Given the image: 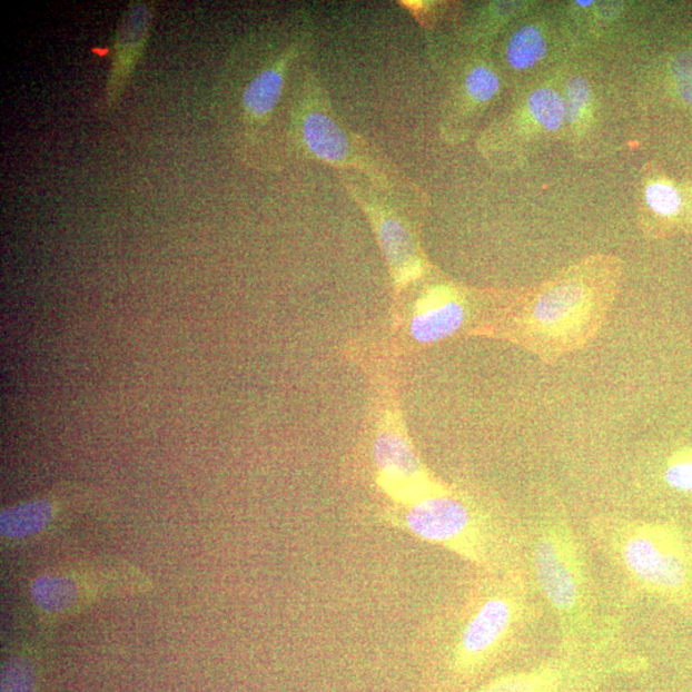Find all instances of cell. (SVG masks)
Instances as JSON below:
<instances>
[{
	"label": "cell",
	"instance_id": "10",
	"mask_svg": "<svg viewBox=\"0 0 692 692\" xmlns=\"http://www.w3.org/2000/svg\"><path fill=\"white\" fill-rule=\"evenodd\" d=\"M645 231L664 238L676 231L692 235V184L656 175L645 182Z\"/></svg>",
	"mask_w": 692,
	"mask_h": 692
},
{
	"label": "cell",
	"instance_id": "19",
	"mask_svg": "<svg viewBox=\"0 0 692 692\" xmlns=\"http://www.w3.org/2000/svg\"><path fill=\"white\" fill-rule=\"evenodd\" d=\"M592 101V89L585 79L575 78L569 82L564 103L567 111V121L573 125L582 120Z\"/></svg>",
	"mask_w": 692,
	"mask_h": 692
},
{
	"label": "cell",
	"instance_id": "14",
	"mask_svg": "<svg viewBox=\"0 0 692 692\" xmlns=\"http://www.w3.org/2000/svg\"><path fill=\"white\" fill-rule=\"evenodd\" d=\"M378 221L379 243L396 278L399 283L413 280L421 273V264L408 230L393 217H383Z\"/></svg>",
	"mask_w": 692,
	"mask_h": 692
},
{
	"label": "cell",
	"instance_id": "13",
	"mask_svg": "<svg viewBox=\"0 0 692 692\" xmlns=\"http://www.w3.org/2000/svg\"><path fill=\"white\" fill-rule=\"evenodd\" d=\"M304 145L312 155L332 165H345L350 157V146L345 134L333 118L323 111H309L301 118Z\"/></svg>",
	"mask_w": 692,
	"mask_h": 692
},
{
	"label": "cell",
	"instance_id": "17",
	"mask_svg": "<svg viewBox=\"0 0 692 692\" xmlns=\"http://www.w3.org/2000/svg\"><path fill=\"white\" fill-rule=\"evenodd\" d=\"M663 480L672 491L692 494V446L673 452L665 462Z\"/></svg>",
	"mask_w": 692,
	"mask_h": 692
},
{
	"label": "cell",
	"instance_id": "15",
	"mask_svg": "<svg viewBox=\"0 0 692 692\" xmlns=\"http://www.w3.org/2000/svg\"><path fill=\"white\" fill-rule=\"evenodd\" d=\"M547 52L544 32L535 24H526L511 37L506 45V61L513 70L525 71L533 69Z\"/></svg>",
	"mask_w": 692,
	"mask_h": 692
},
{
	"label": "cell",
	"instance_id": "16",
	"mask_svg": "<svg viewBox=\"0 0 692 692\" xmlns=\"http://www.w3.org/2000/svg\"><path fill=\"white\" fill-rule=\"evenodd\" d=\"M501 90V80L491 67L478 65L464 79V91L472 105L486 106Z\"/></svg>",
	"mask_w": 692,
	"mask_h": 692
},
{
	"label": "cell",
	"instance_id": "6",
	"mask_svg": "<svg viewBox=\"0 0 692 692\" xmlns=\"http://www.w3.org/2000/svg\"><path fill=\"white\" fill-rule=\"evenodd\" d=\"M151 585L132 564L90 561L47 571L32 581L30 596L39 617L56 623L112 599L148 593Z\"/></svg>",
	"mask_w": 692,
	"mask_h": 692
},
{
	"label": "cell",
	"instance_id": "11",
	"mask_svg": "<svg viewBox=\"0 0 692 692\" xmlns=\"http://www.w3.org/2000/svg\"><path fill=\"white\" fill-rule=\"evenodd\" d=\"M467 319L462 295L447 286H438L419 299L411 323V333L419 343L442 342L458 333Z\"/></svg>",
	"mask_w": 692,
	"mask_h": 692
},
{
	"label": "cell",
	"instance_id": "9",
	"mask_svg": "<svg viewBox=\"0 0 692 692\" xmlns=\"http://www.w3.org/2000/svg\"><path fill=\"white\" fill-rule=\"evenodd\" d=\"M154 16L155 8L151 3L131 2L118 21L106 86L107 108L115 107L128 87L148 45Z\"/></svg>",
	"mask_w": 692,
	"mask_h": 692
},
{
	"label": "cell",
	"instance_id": "7",
	"mask_svg": "<svg viewBox=\"0 0 692 692\" xmlns=\"http://www.w3.org/2000/svg\"><path fill=\"white\" fill-rule=\"evenodd\" d=\"M617 632L593 645L561 654L536 669L505 674L472 692H593L597 682L626 666Z\"/></svg>",
	"mask_w": 692,
	"mask_h": 692
},
{
	"label": "cell",
	"instance_id": "4",
	"mask_svg": "<svg viewBox=\"0 0 692 692\" xmlns=\"http://www.w3.org/2000/svg\"><path fill=\"white\" fill-rule=\"evenodd\" d=\"M527 570L558 623L562 647L597 643L615 631L599 615L596 585L584 542L563 512L540 514L527 530Z\"/></svg>",
	"mask_w": 692,
	"mask_h": 692
},
{
	"label": "cell",
	"instance_id": "5",
	"mask_svg": "<svg viewBox=\"0 0 692 692\" xmlns=\"http://www.w3.org/2000/svg\"><path fill=\"white\" fill-rule=\"evenodd\" d=\"M590 534L632 592L692 611V542L670 522L599 517Z\"/></svg>",
	"mask_w": 692,
	"mask_h": 692
},
{
	"label": "cell",
	"instance_id": "2",
	"mask_svg": "<svg viewBox=\"0 0 692 692\" xmlns=\"http://www.w3.org/2000/svg\"><path fill=\"white\" fill-rule=\"evenodd\" d=\"M621 261L597 256L564 269L521 298L511 339L554 363L601 332L619 291Z\"/></svg>",
	"mask_w": 692,
	"mask_h": 692
},
{
	"label": "cell",
	"instance_id": "20",
	"mask_svg": "<svg viewBox=\"0 0 692 692\" xmlns=\"http://www.w3.org/2000/svg\"><path fill=\"white\" fill-rule=\"evenodd\" d=\"M593 3L594 2H592V0H587V2H576V4H579L580 7H590Z\"/></svg>",
	"mask_w": 692,
	"mask_h": 692
},
{
	"label": "cell",
	"instance_id": "18",
	"mask_svg": "<svg viewBox=\"0 0 692 692\" xmlns=\"http://www.w3.org/2000/svg\"><path fill=\"white\" fill-rule=\"evenodd\" d=\"M674 91L683 105L692 107V49L682 50L670 65Z\"/></svg>",
	"mask_w": 692,
	"mask_h": 692
},
{
	"label": "cell",
	"instance_id": "1",
	"mask_svg": "<svg viewBox=\"0 0 692 692\" xmlns=\"http://www.w3.org/2000/svg\"><path fill=\"white\" fill-rule=\"evenodd\" d=\"M538 597L527 569L478 572L425 635L447 676L475 681L516 652L543 617Z\"/></svg>",
	"mask_w": 692,
	"mask_h": 692
},
{
	"label": "cell",
	"instance_id": "12",
	"mask_svg": "<svg viewBox=\"0 0 692 692\" xmlns=\"http://www.w3.org/2000/svg\"><path fill=\"white\" fill-rule=\"evenodd\" d=\"M291 56L286 53L278 58L273 66L260 71L244 90L243 109L248 121L261 123L274 113L283 96L286 70Z\"/></svg>",
	"mask_w": 692,
	"mask_h": 692
},
{
	"label": "cell",
	"instance_id": "8",
	"mask_svg": "<svg viewBox=\"0 0 692 692\" xmlns=\"http://www.w3.org/2000/svg\"><path fill=\"white\" fill-rule=\"evenodd\" d=\"M373 458L376 484L396 506L418 502L445 487L428 474L398 428L385 427L376 435Z\"/></svg>",
	"mask_w": 692,
	"mask_h": 692
},
{
	"label": "cell",
	"instance_id": "3",
	"mask_svg": "<svg viewBox=\"0 0 692 692\" xmlns=\"http://www.w3.org/2000/svg\"><path fill=\"white\" fill-rule=\"evenodd\" d=\"M382 522L459 556L478 572L527 569V530L510 514L447 486L409 505L391 506Z\"/></svg>",
	"mask_w": 692,
	"mask_h": 692
}]
</instances>
